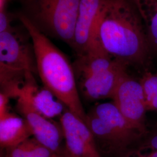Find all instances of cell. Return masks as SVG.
I'll list each match as a JSON object with an SVG mask.
<instances>
[{"label": "cell", "mask_w": 157, "mask_h": 157, "mask_svg": "<svg viewBox=\"0 0 157 157\" xmlns=\"http://www.w3.org/2000/svg\"><path fill=\"white\" fill-rule=\"evenodd\" d=\"M65 151L70 157H102L93 135L82 119L67 109L59 118Z\"/></svg>", "instance_id": "ba28073f"}, {"label": "cell", "mask_w": 157, "mask_h": 157, "mask_svg": "<svg viewBox=\"0 0 157 157\" xmlns=\"http://www.w3.org/2000/svg\"><path fill=\"white\" fill-rule=\"evenodd\" d=\"M52 157H70L67 154V153L65 151V149L62 150V151L58 153H56Z\"/></svg>", "instance_id": "ffe728a7"}, {"label": "cell", "mask_w": 157, "mask_h": 157, "mask_svg": "<svg viewBox=\"0 0 157 157\" xmlns=\"http://www.w3.org/2000/svg\"><path fill=\"white\" fill-rule=\"evenodd\" d=\"M104 0H81L76 21L72 49L77 56L105 52L99 43L97 28Z\"/></svg>", "instance_id": "8992f818"}, {"label": "cell", "mask_w": 157, "mask_h": 157, "mask_svg": "<svg viewBox=\"0 0 157 157\" xmlns=\"http://www.w3.org/2000/svg\"><path fill=\"white\" fill-rule=\"evenodd\" d=\"M19 96L28 100L40 114L50 119L60 118L67 109L50 90L44 86L39 87L37 83L24 87Z\"/></svg>", "instance_id": "8fae6325"}, {"label": "cell", "mask_w": 157, "mask_h": 157, "mask_svg": "<svg viewBox=\"0 0 157 157\" xmlns=\"http://www.w3.org/2000/svg\"><path fill=\"white\" fill-rule=\"evenodd\" d=\"M0 66L37 73L32 40L25 26L0 33Z\"/></svg>", "instance_id": "5b68a950"}, {"label": "cell", "mask_w": 157, "mask_h": 157, "mask_svg": "<svg viewBox=\"0 0 157 157\" xmlns=\"http://www.w3.org/2000/svg\"><path fill=\"white\" fill-rule=\"evenodd\" d=\"M8 151L5 157H52L56 154L43 146L33 137L24 141Z\"/></svg>", "instance_id": "4fadbf2b"}, {"label": "cell", "mask_w": 157, "mask_h": 157, "mask_svg": "<svg viewBox=\"0 0 157 157\" xmlns=\"http://www.w3.org/2000/svg\"><path fill=\"white\" fill-rule=\"evenodd\" d=\"M142 17L157 11V0H134Z\"/></svg>", "instance_id": "2e32d148"}, {"label": "cell", "mask_w": 157, "mask_h": 157, "mask_svg": "<svg viewBox=\"0 0 157 157\" xmlns=\"http://www.w3.org/2000/svg\"><path fill=\"white\" fill-rule=\"evenodd\" d=\"M138 157H144V155H139Z\"/></svg>", "instance_id": "603a6c76"}, {"label": "cell", "mask_w": 157, "mask_h": 157, "mask_svg": "<svg viewBox=\"0 0 157 157\" xmlns=\"http://www.w3.org/2000/svg\"><path fill=\"white\" fill-rule=\"evenodd\" d=\"M10 0H0V12L7 10V6Z\"/></svg>", "instance_id": "d6986e66"}, {"label": "cell", "mask_w": 157, "mask_h": 157, "mask_svg": "<svg viewBox=\"0 0 157 157\" xmlns=\"http://www.w3.org/2000/svg\"><path fill=\"white\" fill-rule=\"evenodd\" d=\"M127 67L117 60L112 67L107 70L78 80V90L89 101L112 99L121 78L127 72Z\"/></svg>", "instance_id": "30bf717a"}, {"label": "cell", "mask_w": 157, "mask_h": 157, "mask_svg": "<svg viewBox=\"0 0 157 157\" xmlns=\"http://www.w3.org/2000/svg\"><path fill=\"white\" fill-rule=\"evenodd\" d=\"M147 110H157V73H146L140 81Z\"/></svg>", "instance_id": "5bb4252c"}, {"label": "cell", "mask_w": 157, "mask_h": 157, "mask_svg": "<svg viewBox=\"0 0 157 157\" xmlns=\"http://www.w3.org/2000/svg\"><path fill=\"white\" fill-rule=\"evenodd\" d=\"M33 137L27 121L10 111L0 117V145L2 148H11Z\"/></svg>", "instance_id": "7c38bea8"}, {"label": "cell", "mask_w": 157, "mask_h": 157, "mask_svg": "<svg viewBox=\"0 0 157 157\" xmlns=\"http://www.w3.org/2000/svg\"><path fill=\"white\" fill-rule=\"evenodd\" d=\"M150 144L152 147H153L154 149L157 150V135L152 139L150 142Z\"/></svg>", "instance_id": "44dd1931"}, {"label": "cell", "mask_w": 157, "mask_h": 157, "mask_svg": "<svg viewBox=\"0 0 157 157\" xmlns=\"http://www.w3.org/2000/svg\"><path fill=\"white\" fill-rule=\"evenodd\" d=\"M81 0H26V17L44 34L73 47V35Z\"/></svg>", "instance_id": "277c9868"}, {"label": "cell", "mask_w": 157, "mask_h": 157, "mask_svg": "<svg viewBox=\"0 0 157 157\" xmlns=\"http://www.w3.org/2000/svg\"><path fill=\"white\" fill-rule=\"evenodd\" d=\"M86 123L99 151L102 148L109 151H122L142 134L124 117L113 102L92 108L86 113Z\"/></svg>", "instance_id": "3957f363"}, {"label": "cell", "mask_w": 157, "mask_h": 157, "mask_svg": "<svg viewBox=\"0 0 157 157\" xmlns=\"http://www.w3.org/2000/svg\"><path fill=\"white\" fill-rule=\"evenodd\" d=\"M9 100L10 98L8 97L2 93H0V117L9 111Z\"/></svg>", "instance_id": "ac0fdd59"}, {"label": "cell", "mask_w": 157, "mask_h": 157, "mask_svg": "<svg viewBox=\"0 0 157 157\" xmlns=\"http://www.w3.org/2000/svg\"><path fill=\"white\" fill-rule=\"evenodd\" d=\"M19 18L32 40L37 72L44 86L65 105L86 122L73 65L67 57L42 33L25 15Z\"/></svg>", "instance_id": "7a4b0ae2"}, {"label": "cell", "mask_w": 157, "mask_h": 157, "mask_svg": "<svg viewBox=\"0 0 157 157\" xmlns=\"http://www.w3.org/2000/svg\"><path fill=\"white\" fill-rule=\"evenodd\" d=\"M12 17L7 10L0 12V33L11 28Z\"/></svg>", "instance_id": "e0dca14e"}, {"label": "cell", "mask_w": 157, "mask_h": 157, "mask_svg": "<svg viewBox=\"0 0 157 157\" xmlns=\"http://www.w3.org/2000/svg\"><path fill=\"white\" fill-rule=\"evenodd\" d=\"M16 108L27 121L34 138L54 153L62 151L64 136L60 122L44 117L22 96L17 98Z\"/></svg>", "instance_id": "9c48e42d"}, {"label": "cell", "mask_w": 157, "mask_h": 157, "mask_svg": "<svg viewBox=\"0 0 157 157\" xmlns=\"http://www.w3.org/2000/svg\"><path fill=\"white\" fill-rule=\"evenodd\" d=\"M148 25L147 34L148 41L157 48V11L143 18Z\"/></svg>", "instance_id": "9a60e30c"}, {"label": "cell", "mask_w": 157, "mask_h": 157, "mask_svg": "<svg viewBox=\"0 0 157 157\" xmlns=\"http://www.w3.org/2000/svg\"><path fill=\"white\" fill-rule=\"evenodd\" d=\"M112 100L130 124L141 133L144 132L145 115L147 109L140 82L136 81L126 72L121 78Z\"/></svg>", "instance_id": "52a82bcc"}, {"label": "cell", "mask_w": 157, "mask_h": 157, "mask_svg": "<svg viewBox=\"0 0 157 157\" xmlns=\"http://www.w3.org/2000/svg\"><path fill=\"white\" fill-rule=\"evenodd\" d=\"M145 157H157V150L155 151L152 152L151 153H150L148 155H144Z\"/></svg>", "instance_id": "7402d4cb"}, {"label": "cell", "mask_w": 157, "mask_h": 157, "mask_svg": "<svg viewBox=\"0 0 157 157\" xmlns=\"http://www.w3.org/2000/svg\"><path fill=\"white\" fill-rule=\"evenodd\" d=\"M134 0H104L97 24V39L113 59L126 65L140 64L150 43Z\"/></svg>", "instance_id": "6da1fadb"}]
</instances>
